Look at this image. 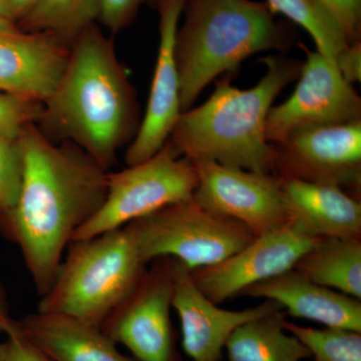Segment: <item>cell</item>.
Returning <instances> with one entry per match:
<instances>
[{"instance_id":"obj_1","label":"cell","mask_w":361,"mask_h":361,"mask_svg":"<svg viewBox=\"0 0 361 361\" xmlns=\"http://www.w3.org/2000/svg\"><path fill=\"white\" fill-rule=\"evenodd\" d=\"M23 182L8 241L20 248L39 296L51 286L66 249L106 199L110 171L71 142H51L35 123L16 139Z\"/></svg>"},{"instance_id":"obj_2","label":"cell","mask_w":361,"mask_h":361,"mask_svg":"<svg viewBox=\"0 0 361 361\" xmlns=\"http://www.w3.org/2000/svg\"><path fill=\"white\" fill-rule=\"evenodd\" d=\"M140 123L129 75L113 40L94 23L71 45L65 71L35 125L51 142H73L111 171Z\"/></svg>"},{"instance_id":"obj_3","label":"cell","mask_w":361,"mask_h":361,"mask_svg":"<svg viewBox=\"0 0 361 361\" xmlns=\"http://www.w3.org/2000/svg\"><path fill=\"white\" fill-rule=\"evenodd\" d=\"M264 77L241 90L228 78L219 80L212 96L183 111L168 141L191 161L273 174L276 153L266 137V123L278 94L300 75L302 63L283 56L262 59Z\"/></svg>"},{"instance_id":"obj_4","label":"cell","mask_w":361,"mask_h":361,"mask_svg":"<svg viewBox=\"0 0 361 361\" xmlns=\"http://www.w3.org/2000/svg\"><path fill=\"white\" fill-rule=\"evenodd\" d=\"M178 28L176 61L180 108H192L203 90L249 56L286 47L283 33L265 4L252 0H187Z\"/></svg>"},{"instance_id":"obj_5","label":"cell","mask_w":361,"mask_h":361,"mask_svg":"<svg viewBox=\"0 0 361 361\" xmlns=\"http://www.w3.org/2000/svg\"><path fill=\"white\" fill-rule=\"evenodd\" d=\"M142 260L129 226L73 240L37 311L101 327L141 279Z\"/></svg>"},{"instance_id":"obj_6","label":"cell","mask_w":361,"mask_h":361,"mask_svg":"<svg viewBox=\"0 0 361 361\" xmlns=\"http://www.w3.org/2000/svg\"><path fill=\"white\" fill-rule=\"evenodd\" d=\"M128 226L146 264L170 257L190 270L222 262L256 237L245 225L208 210L193 197Z\"/></svg>"},{"instance_id":"obj_7","label":"cell","mask_w":361,"mask_h":361,"mask_svg":"<svg viewBox=\"0 0 361 361\" xmlns=\"http://www.w3.org/2000/svg\"><path fill=\"white\" fill-rule=\"evenodd\" d=\"M196 186L194 164L168 141L148 160L110 171L106 199L73 240L120 229L165 207L189 200Z\"/></svg>"},{"instance_id":"obj_8","label":"cell","mask_w":361,"mask_h":361,"mask_svg":"<svg viewBox=\"0 0 361 361\" xmlns=\"http://www.w3.org/2000/svg\"><path fill=\"white\" fill-rule=\"evenodd\" d=\"M174 259H155L101 329L137 361H182L173 326Z\"/></svg>"},{"instance_id":"obj_9","label":"cell","mask_w":361,"mask_h":361,"mask_svg":"<svg viewBox=\"0 0 361 361\" xmlns=\"http://www.w3.org/2000/svg\"><path fill=\"white\" fill-rule=\"evenodd\" d=\"M193 164L197 173L193 199L208 210L238 221L256 237L291 220L288 203L276 176L211 161Z\"/></svg>"},{"instance_id":"obj_10","label":"cell","mask_w":361,"mask_h":361,"mask_svg":"<svg viewBox=\"0 0 361 361\" xmlns=\"http://www.w3.org/2000/svg\"><path fill=\"white\" fill-rule=\"evenodd\" d=\"M272 146L273 175L336 185L360 199L361 121L304 128Z\"/></svg>"},{"instance_id":"obj_11","label":"cell","mask_w":361,"mask_h":361,"mask_svg":"<svg viewBox=\"0 0 361 361\" xmlns=\"http://www.w3.org/2000/svg\"><path fill=\"white\" fill-rule=\"evenodd\" d=\"M305 51L293 94L272 106L268 115L266 137L271 145L304 128L361 121L360 94L342 77L336 63L319 52Z\"/></svg>"},{"instance_id":"obj_12","label":"cell","mask_w":361,"mask_h":361,"mask_svg":"<svg viewBox=\"0 0 361 361\" xmlns=\"http://www.w3.org/2000/svg\"><path fill=\"white\" fill-rule=\"evenodd\" d=\"M320 237L296 221L255 237L222 262L191 270L198 288L214 303L241 295L249 287L293 269Z\"/></svg>"},{"instance_id":"obj_13","label":"cell","mask_w":361,"mask_h":361,"mask_svg":"<svg viewBox=\"0 0 361 361\" xmlns=\"http://www.w3.org/2000/svg\"><path fill=\"white\" fill-rule=\"evenodd\" d=\"M187 0H158V56L148 104L139 130L127 147L125 163L135 165L158 153L168 142L182 114L180 78L176 61V37Z\"/></svg>"},{"instance_id":"obj_14","label":"cell","mask_w":361,"mask_h":361,"mask_svg":"<svg viewBox=\"0 0 361 361\" xmlns=\"http://www.w3.org/2000/svg\"><path fill=\"white\" fill-rule=\"evenodd\" d=\"M172 306L179 317L183 350L192 361L222 360L226 341L237 327L282 310L271 300L247 310L221 308L198 288L191 270L175 259Z\"/></svg>"},{"instance_id":"obj_15","label":"cell","mask_w":361,"mask_h":361,"mask_svg":"<svg viewBox=\"0 0 361 361\" xmlns=\"http://www.w3.org/2000/svg\"><path fill=\"white\" fill-rule=\"evenodd\" d=\"M70 47L47 32L0 35V94L44 104L56 89Z\"/></svg>"},{"instance_id":"obj_16","label":"cell","mask_w":361,"mask_h":361,"mask_svg":"<svg viewBox=\"0 0 361 361\" xmlns=\"http://www.w3.org/2000/svg\"><path fill=\"white\" fill-rule=\"evenodd\" d=\"M240 296L274 301L293 317L361 332L360 299L315 283L294 268L249 287Z\"/></svg>"},{"instance_id":"obj_17","label":"cell","mask_w":361,"mask_h":361,"mask_svg":"<svg viewBox=\"0 0 361 361\" xmlns=\"http://www.w3.org/2000/svg\"><path fill=\"white\" fill-rule=\"evenodd\" d=\"M278 179L291 220L320 238L361 240L360 199L336 185L295 178Z\"/></svg>"},{"instance_id":"obj_18","label":"cell","mask_w":361,"mask_h":361,"mask_svg":"<svg viewBox=\"0 0 361 361\" xmlns=\"http://www.w3.org/2000/svg\"><path fill=\"white\" fill-rule=\"evenodd\" d=\"M20 325L26 341L51 361H137L123 355L101 327L68 316L37 310Z\"/></svg>"},{"instance_id":"obj_19","label":"cell","mask_w":361,"mask_h":361,"mask_svg":"<svg viewBox=\"0 0 361 361\" xmlns=\"http://www.w3.org/2000/svg\"><path fill=\"white\" fill-rule=\"evenodd\" d=\"M286 313L277 310L240 325L227 339V361H303L310 350L285 330Z\"/></svg>"},{"instance_id":"obj_20","label":"cell","mask_w":361,"mask_h":361,"mask_svg":"<svg viewBox=\"0 0 361 361\" xmlns=\"http://www.w3.org/2000/svg\"><path fill=\"white\" fill-rule=\"evenodd\" d=\"M294 269L315 283L361 299V240L320 238Z\"/></svg>"},{"instance_id":"obj_21","label":"cell","mask_w":361,"mask_h":361,"mask_svg":"<svg viewBox=\"0 0 361 361\" xmlns=\"http://www.w3.org/2000/svg\"><path fill=\"white\" fill-rule=\"evenodd\" d=\"M99 16V0H40L18 23V27L25 32L51 33L71 47Z\"/></svg>"},{"instance_id":"obj_22","label":"cell","mask_w":361,"mask_h":361,"mask_svg":"<svg viewBox=\"0 0 361 361\" xmlns=\"http://www.w3.org/2000/svg\"><path fill=\"white\" fill-rule=\"evenodd\" d=\"M271 13L283 14L314 40L317 52L336 63L351 44L341 26L318 0H267Z\"/></svg>"},{"instance_id":"obj_23","label":"cell","mask_w":361,"mask_h":361,"mask_svg":"<svg viewBox=\"0 0 361 361\" xmlns=\"http://www.w3.org/2000/svg\"><path fill=\"white\" fill-rule=\"evenodd\" d=\"M283 325L310 350L314 361H361V332L337 327L313 329L286 319Z\"/></svg>"},{"instance_id":"obj_24","label":"cell","mask_w":361,"mask_h":361,"mask_svg":"<svg viewBox=\"0 0 361 361\" xmlns=\"http://www.w3.org/2000/svg\"><path fill=\"white\" fill-rule=\"evenodd\" d=\"M23 182V161L16 140L0 135V233L9 240Z\"/></svg>"},{"instance_id":"obj_25","label":"cell","mask_w":361,"mask_h":361,"mask_svg":"<svg viewBox=\"0 0 361 361\" xmlns=\"http://www.w3.org/2000/svg\"><path fill=\"white\" fill-rule=\"evenodd\" d=\"M42 110L39 101L0 94V135L16 141L26 126L39 122Z\"/></svg>"},{"instance_id":"obj_26","label":"cell","mask_w":361,"mask_h":361,"mask_svg":"<svg viewBox=\"0 0 361 361\" xmlns=\"http://www.w3.org/2000/svg\"><path fill=\"white\" fill-rule=\"evenodd\" d=\"M151 0H99V21L113 35L132 23L142 4Z\"/></svg>"},{"instance_id":"obj_27","label":"cell","mask_w":361,"mask_h":361,"mask_svg":"<svg viewBox=\"0 0 361 361\" xmlns=\"http://www.w3.org/2000/svg\"><path fill=\"white\" fill-rule=\"evenodd\" d=\"M341 26L351 44L360 42L361 0H318Z\"/></svg>"},{"instance_id":"obj_28","label":"cell","mask_w":361,"mask_h":361,"mask_svg":"<svg viewBox=\"0 0 361 361\" xmlns=\"http://www.w3.org/2000/svg\"><path fill=\"white\" fill-rule=\"evenodd\" d=\"M0 361H51L25 337H4L0 341Z\"/></svg>"},{"instance_id":"obj_29","label":"cell","mask_w":361,"mask_h":361,"mask_svg":"<svg viewBox=\"0 0 361 361\" xmlns=\"http://www.w3.org/2000/svg\"><path fill=\"white\" fill-rule=\"evenodd\" d=\"M336 66L342 77L353 84L360 82L361 78V47L360 42L349 44L341 56L337 58Z\"/></svg>"},{"instance_id":"obj_30","label":"cell","mask_w":361,"mask_h":361,"mask_svg":"<svg viewBox=\"0 0 361 361\" xmlns=\"http://www.w3.org/2000/svg\"><path fill=\"white\" fill-rule=\"evenodd\" d=\"M0 336L4 337L23 336L20 320L16 319L11 314L6 291L1 284H0Z\"/></svg>"},{"instance_id":"obj_31","label":"cell","mask_w":361,"mask_h":361,"mask_svg":"<svg viewBox=\"0 0 361 361\" xmlns=\"http://www.w3.org/2000/svg\"><path fill=\"white\" fill-rule=\"evenodd\" d=\"M1 2L7 14L18 25L39 4L40 0H1Z\"/></svg>"},{"instance_id":"obj_32","label":"cell","mask_w":361,"mask_h":361,"mask_svg":"<svg viewBox=\"0 0 361 361\" xmlns=\"http://www.w3.org/2000/svg\"><path fill=\"white\" fill-rule=\"evenodd\" d=\"M20 32L23 30H20L18 23L7 14L0 0V35H13Z\"/></svg>"}]
</instances>
